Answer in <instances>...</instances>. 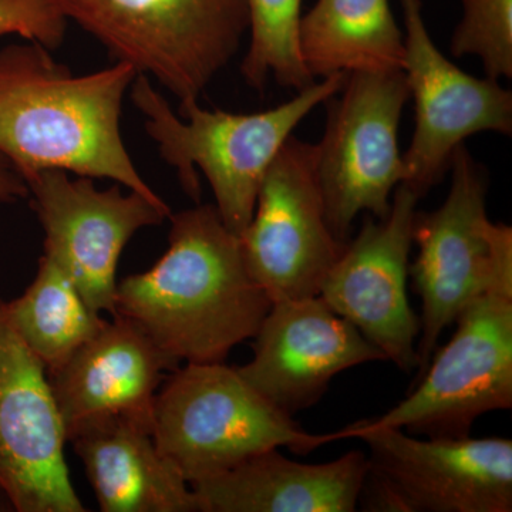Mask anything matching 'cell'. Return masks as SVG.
Wrapping results in <instances>:
<instances>
[{
    "instance_id": "6da1fadb",
    "label": "cell",
    "mask_w": 512,
    "mask_h": 512,
    "mask_svg": "<svg viewBox=\"0 0 512 512\" xmlns=\"http://www.w3.org/2000/svg\"><path fill=\"white\" fill-rule=\"evenodd\" d=\"M168 220L167 251L147 271L117 284L114 315L137 326L175 365L225 362L232 349L254 339L271 299L215 205Z\"/></svg>"
},
{
    "instance_id": "7a4b0ae2",
    "label": "cell",
    "mask_w": 512,
    "mask_h": 512,
    "mask_svg": "<svg viewBox=\"0 0 512 512\" xmlns=\"http://www.w3.org/2000/svg\"><path fill=\"white\" fill-rule=\"evenodd\" d=\"M130 64L77 76L50 49L29 42L0 50V156L22 180L46 170L107 178L165 202L138 173L121 136Z\"/></svg>"
},
{
    "instance_id": "3957f363",
    "label": "cell",
    "mask_w": 512,
    "mask_h": 512,
    "mask_svg": "<svg viewBox=\"0 0 512 512\" xmlns=\"http://www.w3.org/2000/svg\"><path fill=\"white\" fill-rule=\"evenodd\" d=\"M345 80L346 74L326 77L261 113L205 110L194 103L180 107L181 117L144 74H137L130 89L148 136L165 163L177 171L188 197L200 201L201 173L210 184L221 220L241 235L254 214L266 171L293 130L335 96Z\"/></svg>"
},
{
    "instance_id": "277c9868",
    "label": "cell",
    "mask_w": 512,
    "mask_h": 512,
    "mask_svg": "<svg viewBox=\"0 0 512 512\" xmlns=\"http://www.w3.org/2000/svg\"><path fill=\"white\" fill-rule=\"evenodd\" d=\"M151 434L190 484L269 448L309 454L335 441L303 430L224 362L175 367L154 400Z\"/></svg>"
},
{
    "instance_id": "5b68a950",
    "label": "cell",
    "mask_w": 512,
    "mask_h": 512,
    "mask_svg": "<svg viewBox=\"0 0 512 512\" xmlns=\"http://www.w3.org/2000/svg\"><path fill=\"white\" fill-rule=\"evenodd\" d=\"M116 62L153 77L180 100L202 93L237 56L248 33V0H53Z\"/></svg>"
},
{
    "instance_id": "8992f818",
    "label": "cell",
    "mask_w": 512,
    "mask_h": 512,
    "mask_svg": "<svg viewBox=\"0 0 512 512\" xmlns=\"http://www.w3.org/2000/svg\"><path fill=\"white\" fill-rule=\"evenodd\" d=\"M450 190L436 210L417 211L413 228L416 259L409 265L421 299L419 376L444 330L478 296L512 286V228L491 220L490 181L484 164L458 148L451 160Z\"/></svg>"
},
{
    "instance_id": "52a82bcc",
    "label": "cell",
    "mask_w": 512,
    "mask_h": 512,
    "mask_svg": "<svg viewBox=\"0 0 512 512\" xmlns=\"http://www.w3.org/2000/svg\"><path fill=\"white\" fill-rule=\"evenodd\" d=\"M431 355L417 386L389 412L366 419L419 437L471 436L484 414L512 407V286L468 303Z\"/></svg>"
},
{
    "instance_id": "ba28073f",
    "label": "cell",
    "mask_w": 512,
    "mask_h": 512,
    "mask_svg": "<svg viewBox=\"0 0 512 512\" xmlns=\"http://www.w3.org/2000/svg\"><path fill=\"white\" fill-rule=\"evenodd\" d=\"M410 92L403 70L346 76L330 97L318 148V177L326 217L335 237L348 242L366 212L384 218L404 181L399 127Z\"/></svg>"
},
{
    "instance_id": "9c48e42d",
    "label": "cell",
    "mask_w": 512,
    "mask_h": 512,
    "mask_svg": "<svg viewBox=\"0 0 512 512\" xmlns=\"http://www.w3.org/2000/svg\"><path fill=\"white\" fill-rule=\"evenodd\" d=\"M239 241L252 278L272 303L319 296L348 242L335 237L326 217L316 144L289 137L266 171Z\"/></svg>"
},
{
    "instance_id": "30bf717a",
    "label": "cell",
    "mask_w": 512,
    "mask_h": 512,
    "mask_svg": "<svg viewBox=\"0 0 512 512\" xmlns=\"http://www.w3.org/2000/svg\"><path fill=\"white\" fill-rule=\"evenodd\" d=\"M403 72L414 101V130L403 153L404 181L423 198L450 170L454 153L478 133L511 136L512 93L498 80L471 76L434 43L421 0H399Z\"/></svg>"
},
{
    "instance_id": "8fae6325",
    "label": "cell",
    "mask_w": 512,
    "mask_h": 512,
    "mask_svg": "<svg viewBox=\"0 0 512 512\" xmlns=\"http://www.w3.org/2000/svg\"><path fill=\"white\" fill-rule=\"evenodd\" d=\"M362 440L369 473L400 498L406 512H511L512 440L413 436L365 420L336 431Z\"/></svg>"
},
{
    "instance_id": "7c38bea8",
    "label": "cell",
    "mask_w": 512,
    "mask_h": 512,
    "mask_svg": "<svg viewBox=\"0 0 512 512\" xmlns=\"http://www.w3.org/2000/svg\"><path fill=\"white\" fill-rule=\"evenodd\" d=\"M43 231L45 254L55 259L96 312L114 315L121 252L140 229L171 217L165 202L148 200L120 185L99 190L93 178L62 170L25 178Z\"/></svg>"
},
{
    "instance_id": "4fadbf2b",
    "label": "cell",
    "mask_w": 512,
    "mask_h": 512,
    "mask_svg": "<svg viewBox=\"0 0 512 512\" xmlns=\"http://www.w3.org/2000/svg\"><path fill=\"white\" fill-rule=\"evenodd\" d=\"M420 198L396 188L389 214L367 215L326 275L319 296L402 372L419 370L420 316L407 295L413 228Z\"/></svg>"
},
{
    "instance_id": "5bb4252c",
    "label": "cell",
    "mask_w": 512,
    "mask_h": 512,
    "mask_svg": "<svg viewBox=\"0 0 512 512\" xmlns=\"http://www.w3.org/2000/svg\"><path fill=\"white\" fill-rule=\"evenodd\" d=\"M66 443L46 367L0 301V493L13 511H86L70 480Z\"/></svg>"
},
{
    "instance_id": "9a60e30c",
    "label": "cell",
    "mask_w": 512,
    "mask_h": 512,
    "mask_svg": "<svg viewBox=\"0 0 512 512\" xmlns=\"http://www.w3.org/2000/svg\"><path fill=\"white\" fill-rule=\"evenodd\" d=\"M254 339V355L239 373L292 417L315 406L340 373L386 360L320 296L272 303Z\"/></svg>"
},
{
    "instance_id": "2e32d148",
    "label": "cell",
    "mask_w": 512,
    "mask_h": 512,
    "mask_svg": "<svg viewBox=\"0 0 512 512\" xmlns=\"http://www.w3.org/2000/svg\"><path fill=\"white\" fill-rule=\"evenodd\" d=\"M175 365L137 326L114 315L62 367L47 373L67 441L77 427L126 417L153 433L154 400L165 370Z\"/></svg>"
},
{
    "instance_id": "e0dca14e",
    "label": "cell",
    "mask_w": 512,
    "mask_h": 512,
    "mask_svg": "<svg viewBox=\"0 0 512 512\" xmlns=\"http://www.w3.org/2000/svg\"><path fill=\"white\" fill-rule=\"evenodd\" d=\"M269 448L192 483L201 512H353L369 458L353 450L328 463L291 460Z\"/></svg>"
},
{
    "instance_id": "ac0fdd59",
    "label": "cell",
    "mask_w": 512,
    "mask_h": 512,
    "mask_svg": "<svg viewBox=\"0 0 512 512\" xmlns=\"http://www.w3.org/2000/svg\"><path fill=\"white\" fill-rule=\"evenodd\" d=\"M103 512H201L183 473L148 427L126 417L84 423L69 436Z\"/></svg>"
},
{
    "instance_id": "d6986e66",
    "label": "cell",
    "mask_w": 512,
    "mask_h": 512,
    "mask_svg": "<svg viewBox=\"0 0 512 512\" xmlns=\"http://www.w3.org/2000/svg\"><path fill=\"white\" fill-rule=\"evenodd\" d=\"M298 46L315 80L403 70L406 56L390 0H316L299 20Z\"/></svg>"
},
{
    "instance_id": "ffe728a7",
    "label": "cell",
    "mask_w": 512,
    "mask_h": 512,
    "mask_svg": "<svg viewBox=\"0 0 512 512\" xmlns=\"http://www.w3.org/2000/svg\"><path fill=\"white\" fill-rule=\"evenodd\" d=\"M5 309L47 373L62 367L107 322L86 302L62 266L46 254L39 259L32 284L19 298L5 302Z\"/></svg>"
},
{
    "instance_id": "44dd1931",
    "label": "cell",
    "mask_w": 512,
    "mask_h": 512,
    "mask_svg": "<svg viewBox=\"0 0 512 512\" xmlns=\"http://www.w3.org/2000/svg\"><path fill=\"white\" fill-rule=\"evenodd\" d=\"M249 45L242 59L245 83L264 92L271 80L301 92L315 83L298 46L302 0H248Z\"/></svg>"
},
{
    "instance_id": "7402d4cb",
    "label": "cell",
    "mask_w": 512,
    "mask_h": 512,
    "mask_svg": "<svg viewBox=\"0 0 512 512\" xmlns=\"http://www.w3.org/2000/svg\"><path fill=\"white\" fill-rule=\"evenodd\" d=\"M454 57L474 56L485 77H512V0H461V19L451 35Z\"/></svg>"
},
{
    "instance_id": "603a6c76",
    "label": "cell",
    "mask_w": 512,
    "mask_h": 512,
    "mask_svg": "<svg viewBox=\"0 0 512 512\" xmlns=\"http://www.w3.org/2000/svg\"><path fill=\"white\" fill-rule=\"evenodd\" d=\"M67 20L53 0H0V37L18 35L47 49H57Z\"/></svg>"
},
{
    "instance_id": "cb8c5ba5",
    "label": "cell",
    "mask_w": 512,
    "mask_h": 512,
    "mask_svg": "<svg viewBox=\"0 0 512 512\" xmlns=\"http://www.w3.org/2000/svg\"><path fill=\"white\" fill-rule=\"evenodd\" d=\"M28 197V187L12 165L0 156V202H12Z\"/></svg>"
}]
</instances>
